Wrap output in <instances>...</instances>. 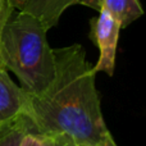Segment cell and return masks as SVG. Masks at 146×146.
I'll list each match as a JSON object with an SVG mask.
<instances>
[{"label": "cell", "mask_w": 146, "mask_h": 146, "mask_svg": "<svg viewBox=\"0 0 146 146\" xmlns=\"http://www.w3.org/2000/svg\"><path fill=\"white\" fill-rule=\"evenodd\" d=\"M41 21L18 10L8 19L1 35V58L30 95L42 92L53 81L55 59Z\"/></svg>", "instance_id": "2"}, {"label": "cell", "mask_w": 146, "mask_h": 146, "mask_svg": "<svg viewBox=\"0 0 146 146\" xmlns=\"http://www.w3.org/2000/svg\"><path fill=\"white\" fill-rule=\"evenodd\" d=\"M76 146H88V145H76Z\"/></svg>", "instance_id": "12"}, {"label": "cell", "mask_w": 146, "mask_h": 146, "mask_svg": "<svg viewBox=\"0 0 146 146\" xmlns=\"http://www.w3.org/2000/svg\"><path fill=\"white\" fill-rule=\"evenodd\" d=\"M74 4L76 0H26L19 12L37 18L49 31L58 25L62 14Z\"/></svg>", "instance_id": "6"}, {"label": "cell", "mask_w": 146, "mask_h": 146, "mask_svg": "<svg viewBox=\"0 0 146 146\" xmlns=\"http://www.w3.org/2000/svg\"><path fill=\"white\" fill-rule=\"evenodd\" d=\"M55 73L37 95L27 94V131L37 136L63 133L76 145L118 146L104 121L95 73L80 44L53 49Z\"/></svg>", "instance_id": "1"}, {"label": "cell", "mask_w": 146, "mask_h": 146, "mask_svg": "<svg viewBox=\"0 0 146 146\" xmlns=\"http://www.w3.org/2000/svg\"><path fill=\"white\" fill-rule=\"evenodd\" d=\"M8 1H9L10 4L13 5V8H14L15 10H19V8L22 7L23 4H25L26 0H8Z\"/></svg>", "instance_id": "11"}, {"label": "cell", "mask_w": 146, "mask_h": 146, "mask_svg": "<svg viewBox=\"0 0 146 146\" xmlns=\"http://www.w3.org/2000/svg\"><path fill=\"white\" fill-rule=\"evenodd\" d=\"M14 12H15V9L13 8V5L10 4L8 0H0V69H5L4 63H3V58H1V35H3V30H4L8 19L10 18V15H12ZM5 71H7V69H5Z\"/></svg>", "instance_id": "8"}, {"label": "cell", "mask_w": 146, "mask_h": 146, "mask_svg": "<svg viewBox=\"0 0 146 146\" xmlns=\"http://www.w3.org/2000/svg\"><path fill=\"white\" fill-rule=\"evenodd\" d=\"M42 146H76V142L69 136L63 133L42 136Z\"/></svg>", "instance_id": "9"}, {"label": "cell", "mask_w": 146, "mask_h": 146, "mask_svg": "<svg viewBox=\"0 0 146 146\" xmlns=\"http://www.w3.org/2000/svg\"><path fill=\"white\" fill-rule=\"evenodd\" d=\"M27 131V124H26V117L17 124L13 127L9 132L3 135L0 137V146H19L21 140H22L23 135Z\"/></svg>", "instance_id": "7"}, {"label": "cell", "mask_w": 146, "mask_h": 146, "mask_svg": "<svg viewBox=\"0 0 146 146\" xmlns=\"http://www.w3.org/2000/svg\"><path fill=\"white\" fill-rule=\"evenodd\" d=\"M76 4L92 8L98 10H106L119 21L122 28L129 26L144 14L140 0H76Z\"/></svg>", "instance_id": "5"}, {"label": "cell", "mask_w": 146, "mask_h": 146, "mask_svg": "<svg viewBox=\"0 0 146 146\" xmlns=\"http://www.w3.org/2000/svg\"><path fill=\"white\" fill-rule=\"evenodd\" d=\"M19 146H42V139L31 132H26L21 140Z\"/></svg>", "instance_id": "10"}, {"label": "cell", "mask_w": 146, "mask_h": 146, "mask_svg": "<svg viewBox=\"0 0 146 146\" xmlns=\"http://www.w3.org/2000/svg\"><path fill=\"white\" fill-rule=\"evenodd\" d=\"M90 27V38L99 48L100 53L92 71L95 74L98 72H104L111 77L115 69L117 46L122 26L109 12L100 10L98 17L91 19Z\"/></svg>", "instance_id": "3"}, {"label": "cell", "mask_w": 146, "mask_h": 146, "mask_svg": "<svg viewBox=\"0 0 146 146\" xmlns=\"http://www.w3.org/2000/svg\"><path fill=\"white\" fill-rule=\"evenodd\" d=\"M27 94L15 85L8 71L0 69V137L26 117Z\"/></svg>", "instance_id": "4"}]
</instances>
